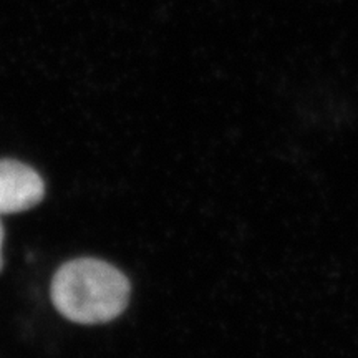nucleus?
<instances>
[{
  "label": "nucleus",
  "mask_w": 358,
  "mask_h": 358,
  "mask_svg": "<svg viewBox=\"0 0 358 358\" xmlns=\"http://www.w3.org/2000/svg\"><path fill=\"white\" fill-rule=\"evenodd\" d=\"M131 285L127 275L100 259L82 257L65 262L52 279V302L75 324H106L122 315Z\"/></svg>",
  "instance_id": "1"
},
{
  "label": "nucleus",
  "mask_w": 358,
  "mask_h": 358,
  "mask_svg": "<svg viewBox=\"0 0 358 358\" xmlns=\"http://www.w3.org/2000/svg\"><path fill=\"white\" fill-rule=\"evenodd\" d=\"M45 185L34 168L20 161L0 159V216L29 211L42 203Z\"/></svg>",
  "instance_id": "2"
},
{
  "label": "nucleus",
  "mask_w": 358,
  "mask_h": 358,
  "mask_svg": "<svg viewBox=\"0 0 358 358\" xmlns=\"http://www.w3.org/2000/svg\"><path fill=\"white\" fill-rule=\"evenodd\" d=\"M2 245H3V226H2V221H0V271H2V266H3Z\"/></svg>",
  "instance_id": "3"
}]
</instances>
